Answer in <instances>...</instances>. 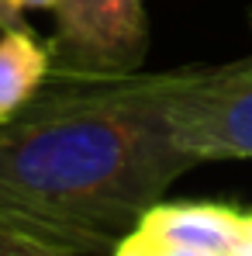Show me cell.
<instances>
[{
	"instance_id": "cell-1",
	"label": "cell",
	"mask_w": 252,
	"mask_h": 256,
	"mask_svg": "<svg viewBox=\"0 0 252 256\" xmlns=\"http://www.w3.org/2000/svg\"><path fill=\"white\" fill-rule=\"evenodd\" d=\"M176 70L48 80L0 125V214L73 253H114L201 166L173 135Z\"/></svg>"
},
{
	"instance_id": "cell-2",
	"label": "cell",
	"mask_w": 252,
	"mask_h": 256,
	"mask_svg": "<svg viewBox=\"0 0 252 256\" xmlns=\"http://www.w3.org/2000/svg\"><path fill=\"white\" fill-rule=\"evenodd\" d=\"M169 125L197 163L252 160V56L221 66H180Z\"/></svg>"
},
{
	"instance_id": "cell-3",
	"label": "cell",
	"mask_w": 252,
	"mask_h": 256,
	"mask_svg": "<svg viewBox=\"0 0 252 256\" xmlns=\"http://www.w3.org/2000/svg\"><path fill=\"white\" fill-rule=\"evenodd\" d=\"M48 80H118L142 73L149 52L145 0H59Z\"/></svg>"
},
{
	"instance_id": "cell-4",
	"label": "cell",
	"mask_w": 252,
	"mask_h": 256,
	"mask_svg": "<svg viewBox=\"0 0 252 256\" xmlns=\"http://www.w3.org/2000/svg\"><path fill=\"white\" fill-rule=\"evenodd\" d=\"M249 225V212L228 204H156L142 218L138 232L163 250H194L232 256Z\"/></svg>"
},
{
	"instance_id": "cell-5",
	"label": "cell",
	"mask_w": 252,
	"mask_h": 256,
	"mask_svg": "<svg viewBox=\"0 0 252 256\" xmlns=\"http://www.w3.org/2000/svg\"><path fill=\"white\" fill-rule=\"evenodd\" d=\"M52 76V56L31 32L0 35V125L21 114Z\"/></svg>"
},
{
	"instance_id": "cell-6",
	"label": "cell",
	"mask_w": 252,
	"mask_h": 256,
	"mask_svg": "<svg viewBox=\"0 0 252 256\" xmlns=\"http://www.w3.org/2000/svg\"><path fill=\"white\" fill-rule=\"evenodd\" d=\"M0 256H76V253L52 242L42 232L24 228V225L0 214Z\"/></svg>"
},
{
	"instance_id": "cell-7",
	"label": "cell",
	"mask_w": 252,
	"mask_h": 256,
	"mask_svg": "<svg viewBox=\"0 0 252 256\" xmlns=\"http://www.w3.org/2000/svg\"><path fill=\"white\" fill-rule=\"evenodd\" d=\"M59 0H0V32H31L28 10H55Z\"/></svg>"
},
{
	"instance_id": "cell-8",
	"label": "cell",
	"mask_w": 252,
	"mask_h": 256,
	"mask_svg": "<svg viewBox=\"0 0 252 256\" xmlns=\"http://www.w3.org/2000/svg\"><path fill=\"white\" fill-rule=\"evenodd\" d=\"M114 256H159V253H156V250H152V242H149V239H145V236L135 228L125 242L114 250Z\"/></svg>"
}]
</instances>
